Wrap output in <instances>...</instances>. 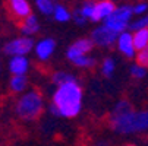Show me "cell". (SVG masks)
<instances>
[{
	"label": "cell",
	"instance_id": "9c48e42d",
	"mask_svg": "<svg viewBox=\"0 0 148 146\" xmlns=\"http://www.w3.org/2000/svg\"><path fill=\"white\" fill-rule=\"evenodd\" d=\"M10 12L18 19H27L31 16V6L27 0H12L9 3Z\"/></svg>",
	"mask_w": 148,
	"mask_h": 146
},
{
	"label": "cell",
	"instance_id": "3957f363",
	"mask_svg": "<svg viewBox=\"0 0 148 146\" xmlns=\"http://www.w3.org/2000/svg\"><path fill=\"white\" fill-rule=\"evenodd\" d=\"M43 110V98L40 92L29 91L19 98L16 104V113L24 120H35Z\"/></svg>",
	"mask_w": 148,
	"mask_h": 146
},
{
	"label": "cell",
	"instance_id": "4316f807",
	"mask_svg": "<svg viewBox=\"0 0 148 146\" xmlns=\"http://www.w3.org/2000/svg\"><path fill=\"white\" fill-rule=\"evenodd\" d=\"M73 19L76 20V24H79V25H82L84 22H85V16L82 15V12H81V9H78V10H75V13H73Z\"/></svg>",
	"mask_w": 148,
	"mask_h": 146
},
{
	"label": "cell",
	"instance_id": "52a82bcc",
	"mask_svg": "<svg viewBox=\"0 0 148 146\" xmlns=\"http://www.w3.org/2000/svg\"><path fill=\"white\" fill-rule=\"evenodd\" d=\"M92 41L91 39H78L76 43H73L71 47H69V50H68V58L71 60V61H73V60H76V58H79V57H82V56H87V53L88 51H91V48H92Z\"/></svg>",
	"mask_w": 148,
	"mask_h": 146
},
{
	"label": "cell",
	"instance_id": "ffe728a7",
	"mask_svg": "<svg viewBox=\"0 0 148 146\" xmlns=\"http://www.w3.org/2000/svg\"><path fill=\"white\" fill-rule=\"evenodd\" d=\"M131 110H132V107H131V104L128 101H119L117 105L113 110V113H112V115H122V114L129 113Z\"/></svg>",
	"mask_w": 148,
	"mask_h": 146
},
{
	"label": "cell",
	"instance_id": "9a60e30c",
	"mask_svg": "<svg viewBox=\"0 0 148 146\" xmlns=\"http://www.w3.org/2000/svg\"><path fill=\"white\" fill-rule=\"evenodd\" d=\"M28 85L27 76H13L10 79V89L13 92H22Z\"/></svg>",
	"mask_w": 148,
	"mask_h": 146
},
{
	"label": "cell",
	"instance_id": "30bf717a",
	"mask_svg": "<svg viewBox=\"0 0 148 146\" xmlns=\"http://www.w3.org/2000/svg\"><path fill=\"white\" fill-rule=\"evenodd\" d=\"M54 47H56V43L54 39L51 38H46V39H41L40 43L35 45V54L40 60H47L53 51H54Z\"/></svg>",
	"mask_w": 148,
	"mask_h": 146
},
{
	"label": "cell",
	"instance_id": "ac0fdd59",
	"mask_svg": "<svg viewBox=\"0 0 148 146\" xmlns=\"http://www.w3.org/2000/svg\"><path fill=\"white\" fill-rule=\"evenodd\" d=\"M53 80L57 83V85H65V83H71V82H76L75 80V76L69 75V73H65V72H57L54 73L53 76Z\"/></svg>",
	"mask_w": 148,
	"mask_h": 146
},
{
	"label": "cell",
	"instance_id": "e0dca14e",
	"mask_svg": "<svg viewBox=\"0 0 148 146\" xmlns=\"http://www.w3.org/2000/svg\"><path fill=\"white\" fill-rule=\"evenodd\" d=\"M53 15H54V19L59 20V22H68V20L71 19L69 10H68L65 6H62V5H57V6H56Z\"/></svg>",
	"mask_w": 148,
	"mask_h": 146
},
{
	"label": "cell",
	"instance_id": "277c9868",
	"mask_svg": "<svg viewBox=\"0 0 148 146\" xmlns=\"http://www.w3.org/2000/svg\"><path fill=\"white\" fill-rule=\"evenodd\" d=\"M132 13H134V7H131V6H120L104 20L106 22L104 25L107 28H110L112 31L117 32V34L119 32L123 34L125 29L131 25L129 20L132 18Z\"/></svg>",
	"mask_w": 148,
	"mask_h": 146
},
{
	"label": "cell",
	"instance_id": "484cf974",
	"mask_svg": "<svg viewBox=\"0 0 148 146\" xmlns=\"http://www.w3.org/2000/svg\"><path fill=\"white\" fill-rule=\"evenodd\" d=\"M147 9H148V3H138V5L134 6V13L142 15V13L147 12Z\"/></svg>",
	"mask_w": 148,
	"mask_h": 146
},
{
	"label": "cell",
	"instance_id": "7402d4cb",
	"mask_svg": "<svg viewBox=\"0 0 148 146\" xmlns=\"http://www.w3.org/2000/svg\"><path fill=\"white\" fill-rule=\"evenodd\" d=\"M114 67H116V63H114V60L113 58H106L103 61V66H101V70L104 73V76H112L113 72H114Z\"/></svg>",
	"mask_w": 148,
	"mask_h": 146
},
{
	"label": "cell",
	"instance_id": "603a6c76",
	"mask_svg": "<svg viewBox=\"0 0 148 146\" xmlns=\"http://www.w3.org/2000/svg\"><path fill=\"white\" fill-rule=\"evenodd\" d=\"M129 28H131V29H134V31L147 29V28H148V15H145V16L139 18L138 20H135V22H132V24L129 25Z\"/></svg>",
	"mask_w": 148,
	"mask_h": 146
},
{
	"label": "cell",
	"instance_id": "5b68a950",
	"mask_svg": "<svg viewBox=\"0 0 148 146\" xmlns=\"http://www.w3.org/2000/svg\"><path fill=\"white\" fill-rule=\"evenodd\" d=\"M34 47V41L28 37H21V38H15L5 45V53L13 57H19V56H25L28 54Z\"/></svg>",
	"mask_w": 148,
	"mask_h": 146
},
{
	"label": "cell",
	"instance_id": "7c38bea8",
	"mask_svg": "<svg viewBox=\"0 0 148 146\" xmlns=\"http://www.w3.org/2000/svg\"><path fill=\"white\" fill-rule=\"evenodd\" d=\"M117 7L114 6L113 2H109V0H103V2L95 3V12H97V20L101 19H107Z\"/></svg>",
	"mask_w": 148,
	"mask_h": 146
},
{
	"label": "cell",
	"instance_id": "7a4b0ae2",
	"mask_svg": "<svg viewBox=\"0 0 148 146\" xmlns=\"http://www.w3.org/2000/svg\"><path fill=\"white\" fill-rule=\"evenodd\" d=\"M112 127L119 133H136L148 129V111H135L122 115H112Z\"/></svg>",
	"mask_w": 148,
	"mask_h": 146
},
{
	"label": "cell",
	"instance_id": "d4e9b609",
	"mask_svg": "<svg viewBox=\"0 0 148 146\" xmlns=\"http://www.w3.org/2000/svg\"><path fill=\"white\" fill-rule=\"evenodd\" d=\"M136 58H138V65H141L144 67H148V47H145L142 51H139Z\"/></svg>",
	"mask_w": 148,
	"mask_h": 146
},
{
	"label": "cell",
	"instance_id": "d6986e66",
	"mask_svg": "<svg viewBox=\"0 0 148 146\" xmlns=\"http://www.w3.org/2000/svg\"><path fill=\"white\" fill-rule=\"evenodd\" d=\"M81 12H82V15L85 16V18H88V19L94 20V22H97V12H95V3H85V5L82 6Z\"/></svg>",
	"mask_w": 148,
	"mask_h": 146
},
{
	"label": "cell",
	"instance_id": "ba28073f",
	"mask_svg": "<svg viewBox=\"0 0 148 146\" xmlns=\"http://www.w3.org/2000/svg\"><path fill=\"white\" fill-rule=\"evenodd\" d=\"M117 47L126 57H134L135 56V44H134V35L129 32H123L117 38Z\"/></svg>",
	"mask_w": 148,
	"mask_h": 146
},
{
	"label": "cell",
	"instance_id": "6da1fadb",
	"mask_svg": "<svg viewBox=\"0 0 148 146\" xmlns=\"http://www.w3.org/2000/svg\"><path fill=\"white\" fill-rule=\"evenodd\" d=\"M82 105V89L76 82L65 83L57 88L53 96L51 113L62 117H75Z\"/></svg>",
	"mask_w": 148,
	"mask_h": 146
},
{
	"label": "cell",
	"instance_id": "cb8c5ba5",
	"mask_svg": "<svg viewBox=\"0 0 148 146\" xmlns=\"http://www.w3.org/2000/svg\"><path fill=\"white\" fill-rule=\"evenodd\" d=\"M131 75L134 77H136V79H141V77H144L147 75V69L144 66H141V65H135L131 69Z\"/></svg>",
	"mask_w": 148,
	"mask_h": 146
},
{
	"label": "cell",
	"instance_id": "8fae6325",
	"mask_svg": "<svg viewBox=\"0 0 148 146\" xmlns=\"http://www.w3.org/2000/svg\"><path fill=\"white\" fill-rule=\"evenodd\" d=\"M28 58L27 57H12L10 63H9V70L13 73V76H25L27 70H28Z\"/></svg>",
	"mask_w": 148,
	"mask_h": 146
},
{
	"label": "cell",
	"instance_id": "5bb4252c",
	"mask_svg": "<svg viewBox=\"0 0 148 146\" xmlns=\"http://www.w3.org/2000/svg\"><path fill=\"white\" fill-rule=\"evenodd\" d=\"M134 44H135V48L139 50V51H142L145 47H148V28L135 31V34H134Z\"/></svg>",
	"mask_w": 148,
	"mask_h": 146
},
{
	"label": "cell",
	"instance_id": "4fadbf2b",
	"mask_svg": "<svg viewBox=\"0 0 148 146\" xmlns=\"http://www.w3.org/2000/svg\"><path fill=\"white\" fill-rule=\"evenodd\" d=\"M21 29H22V32L25 35H32L35 34L38 29H40V25H38V20L34 15L28 16L27 19L22 20V25H21Z\"/></svg>",
	"mask_w": 148,
	"mask_h": 146
},
{
	"label": "cell",
	"instance_id": "44dd1931",
	"mask_svg": "<svg viewBox=\"0 0 148 146\" xmlns=\"http://www.w3.org/2000/svg\"><path fill=\"white\" fill-rule=\"evenodd\" d=\"M73 65L78 67H92L95 65V60L90 56H82V57L73 60Z\"/></svg>",
	"mask_w": 148,
	"mask_h": 146
},
{
	"label": "cell",
	"instance_id": "8992f818",
	"mask_svg": "<svg viewBox=\"0 0 148 146\" xmlns=\"http://www.w3.org/2000/svg\"><path fill=\"white\" fill-rule=\"evenodd\" d=\"M119 35L117 32L112 31L110 28H107L106 25L103 26H98L97 29L92 31V35H91V41L97 45H103V47H107V45H112L114 41H117Z\"/></svg>",
	"mask_w": 148,
	"mask_h": 146
},
{
	"label": "cell",
	"instance_id": "2e32d148",
	"mask_svg": "<svg viewBox=\"0 0 148 146\" xmlns=\"http://www.w3.org/2000/svg\"><path fill=\"white\" fill-rule=\"evenodd\" d=\"M35 6L38 7V10L43 13V15L54 13V9H56V5L53 2H50V0H37Z\"/></svg>",
	"mask_w": 148,
	"mask_h": 146
}]
</instances>
